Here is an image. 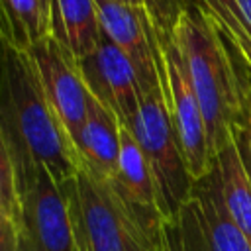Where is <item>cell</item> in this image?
Returning a JSON list of instances; mask_svg holds the SVG:
<instances>
[{
	"label": "cell",
	"mask_w": 251,
	"mask_h": 251,
	"mask_svg": "<svg viewBox=\"0 0 251 251\" xmlns=\"http://www.w3.org/2000/svg\"><path fill=\"white\" fill-rule=\"evenodd\" d=\"M0 133L18 182L37 169L59 182L76 176L80 157L47 100L29 55L0 43Z\"/></svg>",
	"instance_id": "cell-1"
},
{
	"label": "cell",
	"mask_w": 251,
	"mask_h": 251,
	"mask_svg": "<svg viewBox=\"0 0 251 251\" xmlns=\"http://www.w3.org/2000/svg\"><path fill=\"white\" fill-rule=\"evenodd\" d=\"M173 37L186 61L190 82L202 108L208 147L216 157L249 118L247 92L251 84H243L233 61L237 53L196 2L184 10Z\"/></svg>",
	"instance_id": "cell-2"
},
{
	"label": "cell",
	"mask_w": 251,
	"mask_h": 251,
	"mask_svg": "<svg viewBox=\"0 0 251 251\" xmlns=\"http://www.w3.org/2000/svg\"><path fill=\"white\" fill-rule=\"evenodd\" d=\"M124 127L129 129L151 169L159 192L161 212L169 224L190 198L194 178L186 169L163 86L141 94L135 116Z\"/></svg>",
	"instance_id": "cell-3"
},
{
	"label": "cell",
	"mask_w": 251,
	"mask_h": 251,
	"mask_svg": "<svg viewBox=\"0 0 251 251\" xmlns=\"http://www.w3.org/2000/svg\"><path fill=\"white\" fill-rule=\"evenodd\" d=\"M165 241L167 251H251V241L227 214L214 161L210 171L194 180L176 218L165 224Z\"/></svg>",
	"instance_id": "cell-4"
},
{
	"label": "cell",
	"mask_w": 251,
	"mask_h": 251,
	"mask_svg": "<svg viewBox=\"0 0 251 251\" xmlns=\"http://www.w3.org/2000/svg\"><path fill=\"white\" fill-rule=\"evenodd\" d=\"M20 251H80L69 196L49 171L37 169L18 182Z\"/></svg>",
	"instance_id": "cell-5"
},
{
	"label": "cell",
	"mask_w": 251,
	"mask_h": 251,
	"mask_svg": "<svg viewBox=\"0 0 251 251\" xmlns=\"http://www.w3.org/2000/svg\"><path fill=\"white\" fill-rule=\"evenodd\" d=\"M63 188L84 251H143L126 210L104 178L80 167Z\"/></svg>",
	"instance_id": "cell-6"
},
{
	"label": "cell",
	"mask_w": 251,
	"mask_h": 251,
	"mask_svg": "<svg viewBox=\"0 0 251 251\" xmlns=\"http://www.w3.org/2000/svg\"><path fill=\"white\" fill-rule=\"evenodd\" d=\"M159 33V31H157ZM163 51L161 63V86L169 104L175 133L186 163V169L194 180L202 178L212 167V153L208 147L206 124L194 86L190 82L186 61L178 49V43L169 33H159Z\"/></svg>",
	"instance_id": "cell-7"
},
{
	"label": "cell",
	"mask_w": 251,
	"mask_h": 251,
	"mask_svg": "<svg viewBox=\"0 0 251 251\" xmlns=\"http://www.w3.org/2000/svg\"><path fill=\"white\" fill-rule=\"evenodd\" d=\"M25 53L37 71L47 100L67 129L71 141H75L92 102L78 59L51 35L33 43Z\"/></svg>",
	"instance_id": "cell-8"
},
{
	"label": "cell",
	"mask_w": 251,
	"mask_h": 251,
	"mask_svg": "<svg viewBox=\"0 0 251 251\" xmlns=\"http://www.w3.org/2000/svg\"><path fill=\"white\" fill-rule=\"evenodd\" d=\"M102 35L120 47L131 61L141 94L161 86L163 51L159 33L145 8L118 0H94Z\"/></svg>",
	"instance_id": "cell-9"
},
{
	"label": "cell",
	"mask_w": 251,
	"mask_h": 251,
	"mask_svg": "<svg viewBox=\"0 0 251 251\" xmlns=\"http://www.w3.org/2000/svg\"><path fill=\"white\" fill-rule=\"evenodd\" d=\"M78 67L90 94L112 110L122 126H127L141 98L137 75L127 55L102 35L100 43L78 59Z\"/></svg>",
	"instance_id": "cell-10"
},
{
	"label": "cell",
	"mask_w": 251,
	"mask_h": 251,
	"mask_svg": "<svg viewBox=\"0 0 251 251\" xmlns=\"http://www.w3.org/2000/svg\"><path fill=\"white\" fill-rule=\"evenodd\" d=\"M120 133L122 124L112 110L100 104L94 96L88 114L75 137V149L80 157L82 167L100 178H112L118 171L120 155Z\"/></svg>",
	"instance_id": "cell-11"
},
{
	"label": "cell",
	"mask_w": 251,
	"mask_h": 251,
	"mask_svg": "<svg viewBox=\"0 0 251 251\" xmlns=\"http://www.w3.org/2000/svg\"><path fill=\"white\" fill-rule=\"evenodd\" d=\"M49 35L76 59L88 55L102 39L94 0H51Z\"/></svg>",
	"instance_id": "cell-12"
},
{
	"label": "cell",
	"mask_w": 251,
	"mask_h": 251,
	"mask_svg": "<svg viewBox=\"0 0 251 251\" xmlns=\"http://www.w3.org/2000/svg\"><path fill=\"white\" fill-rule=\"evenodd\" d=\"M214 167L227 214L251 241V178L239 157L235 139L226 143L216 153Z\"/></svg>",
	"instance_id": "cell-13"
},
{
	"label": "cell",
	"mask_w": 251,
	"mask_h": 251,
	"mask_svg": "<svg viewBox=\"0 0 251 251\" xmlns=\"http://www.w3.org/2000/svg\"><path fill=\"white\" fill-rule=\"evenodd\" d=\"M49 35L41 0H0V43L27 51Z\"/></svg>",
	"instance_id": "cell-14"
},
{
	"label": "cell",
	"mask_w": 251,
	"mask_h": 251,
	"mask_svg": "<svg viewBox=\"0 0 251 251\" xmlns=\"http://www.w3.org/2000/svg\"><path fill=\"white\" fill-rule=\"evenodd\" d=\"M202 12L218 25L222 35L227 39L231 49L237 53L239 61L251 75V39L247 37L237 10V0H194Z\"/></svg>",
	"instance_id": "cell-15"
},
{
	"label": "cell",
	"mask_w": 251,
	"mask_h": 251,
	"mask_svg": "<svg viewBox=\"0 0 251 251\" xmlns=\"http://www.w3.org/2000/svg\"><path fill=\"white\" fill-rule=\"evenodd\" d=\"M0 210L6 216H10L14 222H18V212H20L18 178L2 133H0Z\"/></svg>",
	"instance_id": "cell-16"
},
{
	"label": "cell",
	"mask_w": 251,
	"mask_h": 251,
	"mask_svg": "<svg viewBox=\"0 0 251 251\" xmlns=\"http://www.w3.org/2000/svg\"><path fill=\"white\" fill-rule=\"evenodd\" d=\"M145 10L159 33L173 35L180 16L194 0H143Z\"/></svg>",
	"instance_id": "cell-17"
},
{
	"label": "cell",
	"mask_w": 251,
	"mask_h": 251,
	"mask_svg": "<svg viewBox=\"0 0 251 251\" xmlns=\"http://www.w3.org/2000/svg\"><path fill=\"white\" fill-rule=\"evenodd\" d=\"M0 251H20L16 222L0 210Z\"/></svg>",
	"instance_id": "cell-18"
},
{
	"label": "cell",
	"mask_w": 251,
	"mask_h": 251,
	"mask_svg": "<svg viewBox=\"0 0 251 251\" xmlns=\"http://www.w3.org/2000/svg\"><path fill=\"white\" fill-rule=\"evenodd\" d=\"M233 139H235L239 157H241V161L247 169V175L251 178V114H249L247 122L233 131Z\"/></svg>",
	"instance_id": "cell-19"
},
{
	"label": "cell",
	"mask_w": 251,
	"mask_h": 251,
	"mask_svg": "<svg viewBox=\"0 0 251 251\" xmlns=\"http://www.w3.org/2000/svg\"><path fill=\"white\" fill-rule=\"evenodd\" d=\"M237 10H239V20L241 25L251 39V0H237Z\"/></svg>",
	"instance_id": "cell-20"
},
{
	"label": "cell",
	"mask_w": 251,
	"mask_h": 251,
	"mask_svg": "<svg viewBox=\"0 0 251 251\" xmlns=\"http://www.w3.org/2000/svg\"><path fill=\"white\" fill-rule=\"evenodd\" d=\"M122 4H127V6H137V8H145V2L143 0H118Z\"/></svg>",
	"instance_id": "cell-21"
},
{
	"label": "cell",
	"mask_w": 251,
	"mask_h": 251,
	"mask_svg": "<svg viewBox=\"0 0 251 251\" xmlns=\"http://www.w3.org/2000/svg\"><path fill=\"white\" fill-rule=\"evenodd\" d=\"M49 4H51V0H41V6L45 10V14H47V22H49Z\"/></svg>",
	"instance_id": "cell-22"
},
{
	"label": "cell",
	"mask_w": 251,
	"mask_h": 251,
	"mask_svg": "<svg viewBox=\"0 0 251 251\" xmlns=\"http://www.w3.org/2000/svg\"><path fill=\"white\" fill-rule=\"evenodd\" d=\"M247 108H249V114H251V86H249V92H247Z\"/></svg>",
	"instance_id": "cell-23"
},
{
	"label": "cell",
	"mask_w": 251,
	"mask_h": 251,
	"mask_svg": "<svg viewBox=\"0 0 251 251\" xmlns=\"http://www.w3.org/2000/svg\"><path fill=\"white\" fill-rule=\"evenodd\" d=\"M80 245H82V241H80ZM80 251H84V247H82V249H80Z\"/></svg>",
	"instance_id": "cell-24"
}]
</instances>
